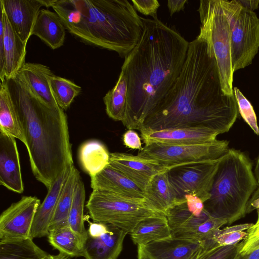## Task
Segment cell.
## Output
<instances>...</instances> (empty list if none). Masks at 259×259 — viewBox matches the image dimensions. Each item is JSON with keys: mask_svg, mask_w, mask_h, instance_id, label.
<instances>
[{"mask_svg": "<svg viewBox=\"0 0 259 259\" xmlns=\"http://www.w3.org/2000/svg\"><path fill=\"white\" fill-rule=\"evenodd\" d=\"M238 113L234 95L223 91L212 49L196 38L189 43L178 78L140 131L206 128L220 134L230 130Z\"/></svg>", "mask_w": 259, "mask_h": 259, "instance_id": "obj_1", "label": "cell"}, {"mask_svg": "<svg viewBox=\"0 0 259 259\" xmlns=\"http://www.w3.org/2000/svg\"><path fill=\"white\" fill-rule=\"evenodd\" d=\"M141 19L142 35L124 57L121 69L127 87L126 115L122 123L127 129L139 131L178 78L189 43L158 17Z\"/></svg>", "mask_w": 259, "mask_h": 259, "instance_id": "obj_2", "label": "cell"}, {"mask_svg": "<svg viewBox=\"0 0 259 259\" xmlns=\"http://www.w3.org/2000/svg\"><path fill=\"white\" fill-rule=\"evenodd\" d=\"M7 81L23 127L32 172L49 190L65 168L74 164L66 114L39 98L20 73Z\"/></svg>", "mask_w": 259, "mask_h": 259, "instance_id": "obj_3", "label": "cell"}, {"mask_svg": "<svg viewBox=\"0 0 259 259\" xmlns=\"http://www.w3.org/2000/svg\"><path fill=\"white\" fill-rule=\"evenodd\" d=\"M51 7L70 33L121 57L143 34L141 17L126 0H53Z\"/></svg>", "mask_w": 259, "mask_h": 259, "instance_id": "obj_4", "label": "cell"}, {"mask_svg": "<svg viewBox=\"0 0 259 259\" xmlns=\"http://www.w3.org/2000/svg\"><path fill=\"white\" fill-rule=\"evenodd\" d=\"M258 185L248 157L240 151L228 149L219 159L204 209L231 225L246 214L247 203Z\"/></svg>", "mask_w": 259, "mask_h": 259, "instance_id": "obj_5", "label": "cell"}, {"mask_svg": "<svg viewBox=\"0 0 259 259\" xmlns=\"http://www.w3.org/2000/svg\"><path fill=\"white\" fill-rule=\"evenodd\" d=\"M198 12L201 26L196 38L211 47L218 64L224 92L234 95L231 62V30L220 0H201Z\"/></svg>", "mask_w": 259, "mask_h": 259, "instance_id": "obj_6", "label": "cell"}, {"mask_svg": "<svg viewBox=\"0 0 259 259\" xmlns=\"http://www.w3.org/2000/svg\"><path fill=\"white\" fill-rule=\"evenodd\" d=\"M86 208L94 222L118 228L130 233L141 221L164 214L149 207L143 198L125 197L93 190Z\"/></svg>", "mask_w": 259, "mask_h": 259, "instance_id": "obj_7", "label": "cell"}, {"mask_svg": "<svg viewBox=\"0 0 259 259\" xmlns=\"http://www.w3.org/2000/svg\"><path fill=\"white\" fill-rule=\"evenodd\" d=\"M231 30V62L233 72L252 63L259 48V19L236 0H220Z\"/></svg>", "mask_w": 259, "mask_h": 259, "instance_id": "obj_8", "label": "cell"}, {"mask_svg": "<svg viewBox=\"0 0 259 259\" xmlns=\"http://www.w3.org/2000/svg\"><path fill=\"white\" fill-rule=\"evenodd\" d=\"M229 142L218 140L203 144L145 145L138 155L153 159L167 169L190 164L208 162L221 157L228 150Z\"/></svg>", "mask_w": 259, "mask_h": 259, "instance_id": "obj_9", "label": "cell"}, {"mask_svg": "<svg viewBox=\"0 0 259 259\" xmlns=\"http://www.w3.org/2000/svg\"><path fill=\"white\" fill-rule=\"evenodd\" d=\"M173 237L202 241L211 239L221 228L228 224L223 219L210 215L204 209L195 215L188 208L185 200L165 213Z\"/></svg>", "mask_w": 259, "mask_h": 259, "instance_id": "obj_10", "label": "cell"}, {"mask_svg": "<svg viewBox=\"0 0 259 259\" xmlns=\"http://www.w3.org/2000/svg\"><path fill=\"white\" fill-rule=\"evenodd\" d=\"M220 158L168 169L169 181L179 198L184 199L186 195L191 194L197 196L203 202L207 200L210 197Z\"/></svg>", "mask_w": 259, "mask_h": 259, "instance_id": "obj_11", "label": "cell"}, {"mask_svg": "<svg viewBox=\"0 0 259 259\" xmlns=\"http://www.w3.org/2000/svg\"><path fill=\"white\" fill-rule=\"evenodd\" d=\"M40 204L36 196H24L13 203L0 216V244L27 239Z\"/></svg>", "mask_w": 259, "mask_h": 259, "instance_id": "obj_12", "label": "cell"}, {"mask_svg": "<svg viewBox=\"0 0 259 259\" xmlns=\"http://www.w3.org/2000/svg\"><path fill=\"white\" fill-rule=\"evenodd\" d=\"M109 165L134 182L143 192L155 175L168 170L153 159L121 152L110 153Z\"/></svg>", "mask_w": 259, "mask_h": 259, "instance_id": "obj_13", "label": "cell"}, {"mask_svg": "<svg viewBox=\"0 0 259 259\" xmlns=\"http://www.w3.org/2000/svg\"><path fill=\"white\" fill-rule=\"evenodd\" d=\"M145 145L162 143L170 145H189L211 143L220 134L206 128L176 127L161 130L140 131Z\"/></svg>", "mask_w": 259, "mask_h": 259, "instance_id": "obj_14", "label": "cell"}, {"mask_svg": "<svg viewBox=\"0 0 259 259\" xmlns=\"http://www.w3.org/2000/svg\"><path fill=\"white\" fill-rule=\"evenodd\" d=\"M207 243L172 237L140 246L151 259H197Z\"/></svg>", "mask_w": 259, "mask_h": 259, "instance_id": "obj_15", "label": "cell"}, {"mask_svg": "<svg viewBox=\"0 0 259 259\" xmlns=\"http://www.w3.org/2000/svg\"><path fill=\"white\" fill-rule=\"evenodd\" d=\"M4 23L3 58L0 61V79L3 82L14 77L25 63L26 45L11 26L0 6Z\"/></svg>", "mask_w": 259, "mask_h": 259, "instance_id": "obj_16", "label": "cell"}, {"mask_svg": "<svg viewBox=\"0 0 259 259\" xmlns=\"http://www.w3.org/2000/svg\"><path fill=\"white\" fill-rule=\"evenodd\" d=\"M7 17L14 30L27 43L41 8L42 0H0Z\"/></svg>", "mask_w": 259, "mask_h": 259, "instance_id": "obj_17", "label": "cell"}, {"mask_svg": "<svg viewBox=\"0 0 259 259\" xmlns=\"http://www.w3.org/2000/svg\"><path fill=\"white\" fill-rule=\"evenodd\" d=\"M0 184L18 194L24 191L16 138L0 131Z\"/></svg>", "mask_w": 259, "mask_h": 259, "instance_id": "obj_18", "label": "cell"}, {"mask_svg": "<svg viewBox=\"0 0 259 259\" xmlns=\"http://www.w3.org/2000/svg\"><path fill=\"white\" fill-rule=\"evenodd\" d=\"M74 166V164L67 166L48 190L45 199L35 213L30 232L31 239L48 236L58 200Z\"/></svg>", "mask_w": 259, "mask_h": 259, "instance_id": "obj_19", "label": "cell"}, {"mask_svg": "<svg viewBox=\"0 0 259 259\" xmlns=\"http://www.w3.org/2000/svg\"><path fill=\"white\" fill-rule=\"evenodd\" d=\"M143 192V199L147 205L164 214L170 208L185 200V198L181 199L178 195L169 181L167 170L155 175Z\"/></svg>", "mask_w": 259, "mask_h": 259, "instance_id": "obj_20", "label": "cell"}, {"mask_svg": "<svg viewBox=\"0 0 259 259\" xmlns=\"http://www.w3.org/2000/svg\"><path fill=\"white\" fill-rule=\"evenodd\" d=\"M107 232L97 237L88 234L83 244L85 259H117L121 253L123 241L127 234L124 231L108 225Z\"/></svg>", "mask_w": 259, "mask_h": 259, "instance_id": "obj_21", "label": "cell"}, {"mask_svg": "<svg viewBox=\"0 0 259 259\" xmlns=\"http://www.w3.org/2000/svg\"><path fill=\"white\" fill-rule=\"evenodd\" d=\"M93 190H99L119 195L143 198V191L132 180L110 165L91 177Z\"/></svg>", "mask_w": 259, "mask_h": 259, "instance_id": "obj_22", "label": "cell"}, {"mask_svg": "<svg viewBox=\"0 0 259 259\" xmlns=\"http://www.w3.org/2000/svg\"><path fill=\"white\" fill-rule=\"evenodd\" d=\"M18 72L39 98L50 106L60 107L50 86V79L55 75L49 67L39 63L25 62Z\"/></svg>", "mask_w": 259, "mask_h": 259, "instance_id": "obj_23", "label": "cell"}, {"mask_svg": "<svg viewBox=\"0 0 259 259\" xmlns=\"http://www.w3.org/2000/svg\"><path fill=\"white\" fill-rule=\"evenodd\" d=\"M65 27L55 12L41 9L36 19L32 35L40 38L51 49L63 46L65 38Z\"/></svg>", "mask_w": 259, "mask_h": 259, "instance_id": "obj_24", "label": "cell"}, {"mask_svg": "<svg viewBox=\"0 0 259 259\" xmlns=\"http://www.w3.org/2000/svg\"><path fill=\"white\" fill-rule=\"evenodd\" d=\"M130 233L133 242L138 246H144L153 241L172 237L165 214L141 221Z\"/></svg>", "mask_w": 259, "mask_h": 259, "instance_id": "obj_25", "label": "cell"}, {"mask_svg": "<svg viewBox=\"0 0 259 259\" xmlns=\"http://www.w3.org/2000/svg\"><path fill=\"white\" fill-rule=\"evenodd\" d=\"M0 131L21 141L26 139L7 80L0 83Z\"/></svg>", "mask_w": 259, "mask_h": 259, "instance_id": "obj_26", "label": "cell"}, {"mask_svg": "<svg viewBox=\"0 0 259 259\" xmlns=\"http://www.w3.org/2000/svg\"><path fill=\"white\" fill-rule=\"evenodd\" d=\"M78 158L83 170L91 177L109 165L110 152L101 142L91 140L81 145L78 150Z\"/></svg>", "mask_w": 259, "mask_h": 259, "instance_id": "obj_27", "label": "cell"}, {"mask_svg": "<svg viewBox=\"0 0 259 259\" xmlns=\"http://www.w3.org/2000/svg\"><path fill=\"white\" fill-rule=\"evenodd\" d=\"M49 243L55 249L70 257L83 256L84 241L68 225L49 230Z\"/></svg>", "mask_w": 259, "mask_h": 259, "instance_id": "obj_28", "label": "cell"}, {"mask_svg": "<svg viewBox=\"0 0 259 259\" xmlns=\"http://www.w3.org/2000/svg\"><path fill=\"white\" fill-rule=\"evenodd\" d=\"M127 87L125 75L120 71L114 87L103 97L106 112L115 121L123 123L126 118Z\"/></svg>", "mask_w": 259, "mask_h": 259, "instance_id": "obj_29", "label": "cell"}, {"mask_svg": "<svg viewBox=\"0 0 259 259\" xmlns=\"http://www.w3.org/2000/svg\"><path fill=\"white\" fill-rule=\"evenodd\" d=\"M81 179L79 171L74 166L58 200L49 230L68 225V218L72 206L76 185Z\"/></svg>", "mask_w": 259, "mask_h": 259, "instance_id": "obj_30", "label": "cell"}, {"mask_svg": "<svg viewBox=\"0 0 259 259\" xmlns=\"http://www.w3.org/2000/svg\"><path fill=\"white\" fill-rule=\"evenodd\" d=\"M0 259H53L29 238L0 244Z\"/></svg>", "mask_w": 259, "mask_h": 259, "instance_id": "obj_31", "label": "cell"}, {"mask_svg": "<svg viewBox=\"0 0 259 259\" xmlns=\"http://www.w3.org/2000/svg\"><path fill=\"white\" fill-rule=\"evenodd\" d=\"M85 199V187L81 179H80L75 189L73 202L68 215V225L84 242L88 236V231L84 225Z\"/></svg>", "mask_w": 259, "mask_h": 259, "instance_id": "obj_32", "label": "cell"}, {"mask_svg": "<svg viewBox=\"0 0 259 259\" xmlns=\"http://www.w3.org/2000/svg\"><path fill=\"white\" fill-rule=\"evenodd\" d=\"M50 86L56 101L63 110L70 107L81 91V88L73 81L56 75L50 78Z\"/></svg>", "mask_w": 259, "mask_h": 259, "instance_id": "obj_33", "label": "cell"}, {"mask_svg": "<svg viewBox=\"0 0 259 259\" xmlns=\"http://www.w3.org/2000/svg\"><path fill=\"white\" fill-rule=\"evenodd\" d=\"M253 225L246 223L220 229L214 234L212 239L219 246L237 244L246 238L247 230Z\"/></svg>", "mask_w": 259, "mask_h": 259, "instance_id": "obj_34", "label": "cell"}, {"mask_svg": "<svg viewBox=\"0 0 259 259\" xmlns=\"http://www.w3.org/2000/svg\"><path fill=\"white\" fill-rule=\"evenodd\" d=\"M239 243L219 246L211 238L197 259H234L238 252Z\"/></svg>", "mask_w": 259, "mask_h": 259, "instance_id": "obj_35", "label": "cell"}, {"mask_svg": "<svg viewBox=\"0 0 259 259\" xmlns=\"http://www.w3.org/2000/svg\"><path fill=\"white\" fill-rule=\"evenodd\" d=\"M233 93L238 105L239 113L253 132L258 136L259 127L256 116L252 105L237 87L234 88Z\"/></svg>", "mask_w": 259, "mask_h": 259, "instance_id": "obj_36", "label": "cell"}, {"mask_svg": "<svg viewBox=\"0 0 259 259\" xmlns=\"http://www.w3.org/2000/svg\"><path fill=\"white\" fill-rule=\"evenodd\" d=\"M133 5L136 11L152 18L157 17V12L160 6L157 0H132Z\"/></svg>", "mask_w": 259, "mask_h": 259, "instance_id": "obj_37", "label": "cell"}, {"mask_svg": "<svg viewBox=\"0 0 259 259\" xmlns=\"http://www.w3.org/2000/svg\"><path fill=\"white\" fill-rule=\"evenodd\" d=\"M122 139L123 144L126 147L139 151L143 149L141 139L138 133L133 130L128 129L123 134Z\"/></svg>", "mask_w": 259, "mask_h": 259, "instance_id": "obj_38", "label": "cell"}, {"mask_svg": "<svg viewBox=\"0 0 259 259\" xmlns=\"http://www.w3.org/2000/svg\"><path fill=\"white\" fill-rule=\"evenodd\" d=\"M189 209L195 215L201 214L204 210V202L197 196L187 194L185 196Z\"/></svg>", "mask_w": 259, "mask_h": 259, "instance_id": "obj_39", "label": "cell"}, {"mask_svg": "<svg viewBox=\"0 0 259 259\" xmlns=\"http://www.w3.org/2000/svg\"><path fill=\"white\" fill-rule=\"evenodd\" d=\"M89 223V229L87 230L88 234L92 237H97L101 236L108 230V225L96 222Z\"/></svg>", "mask_w": 259, "mask_h": 259, "instance_id": "obj_40", "label": "cell"}, {"mask_svg": "<svg viewBox=\"0 0 259 259\" xmlns=\"http://www.w3.org/2000/svg\"><path fill=\"white\" fill-rule=\"evenodd\" d=\"M257 210V219L256 223L247 230L246 238L241 241L242 243H247L259 238V209Z\"/></svg>", "mask_w": 259, "mask_h": 259, "instance_id": "obj_41", "label": "cell"}, {"mask_svg": "<svg viewBox=\"0 0 259 259\" xmlns=\"http://www.w3.org/2000/svg\"><path fill=\"white\" fill-rule=\"evenodd\" d=\"M187 0H168L167 7L170 15L171 16L175 13L184 10Z\"/></svg>", "mask_w": 259, "mask_h": 259, "instance_id": "obj_42", "label": "cell"}, {"mask_svg": "<svg viewBox=\"0 0 259 259\" xmlns=\"http://www.w3.org/2000/svg\"><path fill=\"white\" fill-rule=\"evenodd\" d=\"M237 2L243 8L253 12L259 5V0H236Z\"/></svg>", "mask_w": 259, "mask_h": 259, "instance_id": "obj_43", "label": "cell"}, {"mask_svg": "<svg viewBox=\"0 0 259 259\" xmlns=\"http://www.w3.org/2000/svg\"><path fill=\"white\" fill-rule=\"evenodd\" d=\"M234 259H259V248L244 254L238 252Z\"/></svg>", "mask_w": 259, "mask_h": 259, "instance_id": "obj_44", "label": "cell"}, {"mask_svg": "<svg viewBox=\"0 0 259 259\" xmlns=\"http://www.w3.org/2000/svg\"><path fill=\"white\" fill-rule=\"evenodd\" d=\"M138 259H151L140 246H138Z\"/></svg>", "mask_w": 259, "mask_h": 259, "instance_id": "obj_45", "label": "cell"}, {"mask_svg": "<svg viewBox=\"0 0 259 259\" xmlns=\"http://www.w3.org/2000/svg\"><path fill=\"white\" fill-rule=\"evenodd\" d=\"M254 176L258 184H259V155L256 161L254 169Z\"/></svg>", "mask_w": 259, "mask_h": 259, "instance_id": "obj_46", "label": "cell"}, {"mask_svg": "<svg viewBox=\"0 0 259 259\" xmlns=\"http://www.w3.org/2000/svg\"><path fill=\"white\" fill-rule=\"evenodd\" d=\"M71 257L62 252H59L57 255H53V259H70Z\"/></svg>", "mask_w": 259, "mask_h": 259, "instance_id": "obj_47", "label": "cell"}, {"mask_svg": "<svg viewBox=\"0 0 259 259\" xmlns=\"http://www.w3.org/2000/svg\"><path fill=\"white\" fill-rule=\"evenodd\" d=\"M252 247L253 249H257L259 248V238L253 241L252 243Z\"/></svg>", "mask_w": 259, "mask_h": 259, "instance_id": "obj_48", "label": "cell"}]
</instances>
